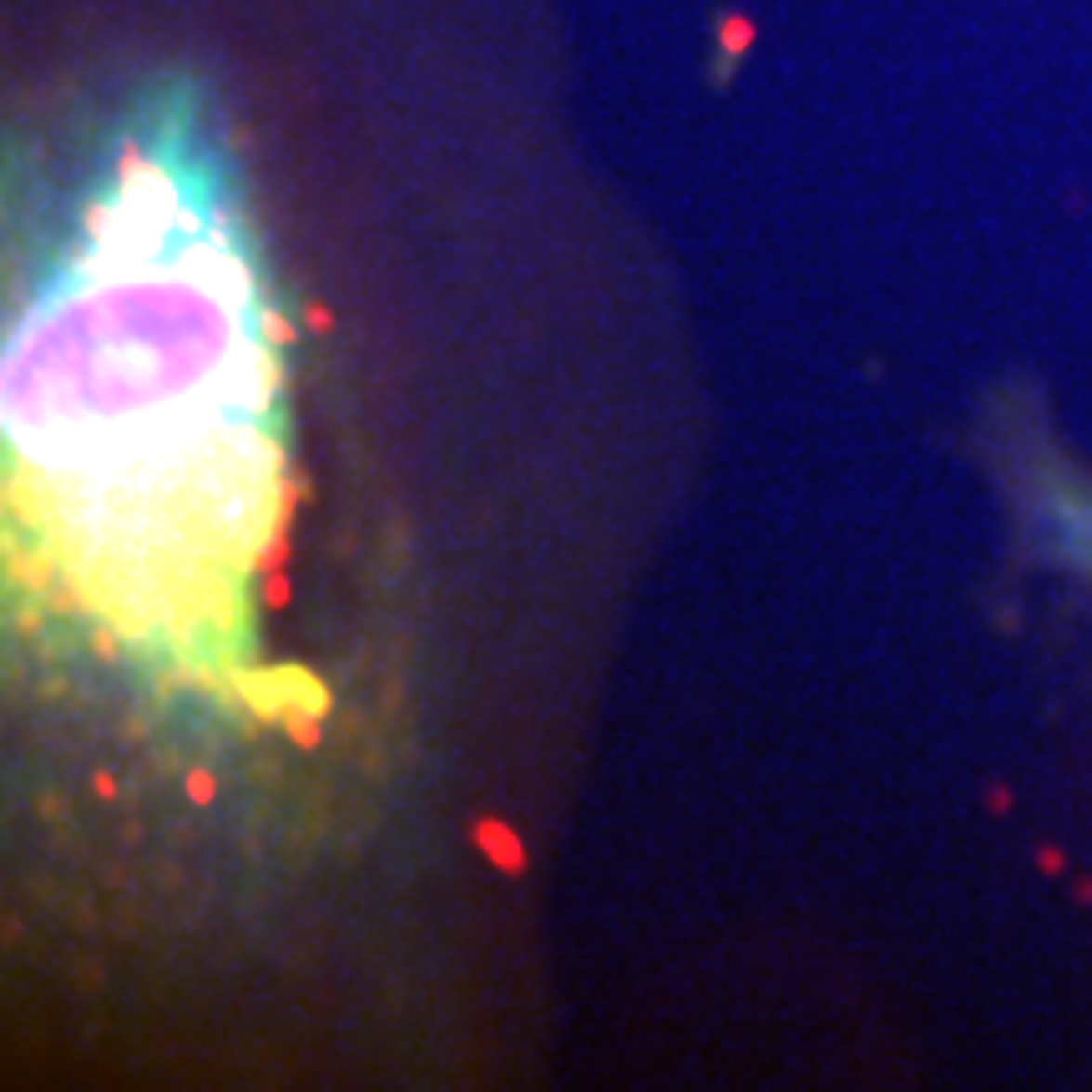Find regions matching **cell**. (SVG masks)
I'll list each match as a JSON object with an SVG mask.
<instances>
[{
    "label": "cell",
    "mask_w": 1092,
    "mask_h": 1092,
    "mask_svg": "<svg viewBox=\"0 0 1092 1092\" xmlns=\"http://www.w3.org/2000/svg\"><path fill=\"white\" fill-rule=\"evenodd\" d=\"M1067 532H1072V542H1083L1087 551H1092V521H1087V516H1067Z\"/></svg>",
    "instance_id": "6da1fadb"
}]
</instances>
